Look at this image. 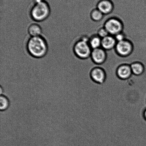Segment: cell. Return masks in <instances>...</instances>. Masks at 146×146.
<instances>
[{"mask_svg": "<svg viewBox=\"0 0 146 146\" xmlns=\"http://www.w3.org/2000/svg\"><path fill=\"white\" fill-rule=\"evenodd\" d=\"M50 6L45 0H34V5L30 11V15L37 22L47 19L50 14Z\"/></svg>", "mask_w": 146, "mask_h": 146, "instance_id": "3957f363", "label": "cell"}, {"mask_svg": "<svg viewBox=\"0 0 146 146\" xmlns=\"http://www.w3.org/2000/svg\"><path fill=\"white\" fill-rule=\"evenodd\" d=\"M10 101L9 98L4 94H1L0 97V110L1 111H5L9 108Z\"/></svg>", "mask_w": 146, "mask_h": 146, "instance_id": "5bb4252c", "label": "cell"}, {"mask_svg": "<svg viewBox=\"0 0 146 146\" xmlns=\"http://www.w3.org/2000/svg\"><path fill=\"white\" fill-rule=\"evenodd\" d=\"M117 43L114 36L110 35L102 39L101 48L105 51H110L115 48Z\"/></svg>", "mask_w": 146, "mask_h": 146, "instance_id": "9c48e42d", "label": "cell"}, {"mask_svg": "<svg viewBox=\"0 0 146 146\" xmlns=\"http://www.w3.org/2000/svg\"><path fill=\"white\" fill-rule=\"evenodd\" d=\"M114 37L117 42H120V41H122L126 39L125 34L123 32L117 34V35L114 36Z\"/></svg>", "mask_w": 146, "mask_h": 146, "instance_id": "e0dca14e", "label": "cell"}, {"mask_svg": "<svg viewBox=\"0 0 146 146\" xmlns=\"http://www.w3.org/2000/svg\"><path fill=\"white\" fill-rule=\"evenodd\" d=\"M29 34L31 37H35L41 36L42 33V28L37 23H32L28 28Z\"/></svg>", "mask_w": 146, "mask_h": 146, "instance_id": "8fae6325", "label": "cell"}, {"mask_svg": "<svg viewBox=\"0 0 146 146\" xmlns=\"http://www.w3.org/2000/svg\"><path fill=\"white\" fill-rule=\"evenodd\" d=\"M97 34L101 39L105 38L110 35L108 31L104 27H102L99 29Z\"/></svg>", "mask_w": 146, "mask_h": 146, "instance_id": "2e32d148", "label": "cell"}, {"mask_svg": "<svg viewBox=\"0 0 146 146\" xmlns=\"http://www.w3.org/2000/svg\"><path fill=\"white\" fill-rule=\"evenodd\" d=\"M96 8L104 15H108L113 11L114 5L112 0H99Z\"/></svg>", "mask_w": 146, "mask_h": 146, "instance_id": "8992f818", "label": "cell"}, {"mask_svg": "<svg viewBox=\"0 0 146 146\" xmlns=\"http://www.w3.org/2000/svg\"><path fill=\"white\" fill-rule=\"evenodd\" d=\"M117 75L120 78L126 79L129 78L132 75L131 66L128 64L121 65L117 69Z\"/></svg>", "mask_w": 146, "mask_h": 146, "instance_id": "30bf717a", "label": "cell"}, {"mask_svg": "<svg viewBox=\"0 0 146 146\" xmlns=\"http://www.w3.org/2000/svg\"><path fill=\"white\" fill-rule=\"evenodd\" d=\"M27 49L30 55L34 58H41L48 53V44L42 36L31 37L27 41Z\"/></svg>", "mask_w": 146, "mask_h": 146, "instance_id": "6da1fadb", "label": "cell"}, {"mask_svg": "<svg viewBox=\"0 0 146 146\" xmlns=\"http://www.w3.org/2000/svg\"><path fill=\"white\" fill-rule=\"evenodd\" d=\"M132 74L136 75L142 74L144 71V67L141 62H136L133 63L131 65Z\"/></svg>", "mask_w": 146, "mask_h": 146, "instance_id": "4fadbf2b", "label": "cell"}, {"mask_svg": "<svg viewBox=\"0 0 146 146\" xmlns=\"http://www.w3.org/2000/svg\"><path fill=\"white\" fill-rule=\"evenodd\" d=\"M91 75L93 81L98 83H103L106 79L105 71L102 68L99 67L93 69L91 71Z\"/></svg>", "mask_w": 146, "mask_h": 146, "instance_id": "ba28073f", "label": "cell"}, {"mask_svg": "<svg viewBox=\"0 0 146 146\" xmlns=\"http://www.w3.org/2000/svg\"><path fill=\"white\" fill-rule=\"evenodd\" d=\"M91 57L96 64H101L105 62L107 58L106 52L105 50L101 48L93 49Z\"/></svg>", "mask_w": 146, "mask_h": 146, "instance_id": "52a82bcc", "label": "cell"}, {"mask_svg": "<svg viewBox=\"0 0 146 146\" xmlns=\"http://www.w3.org/2000/svg\"><path fill=\"white\" fill-rule=\"evenodd\" d=\"M91 34H82L76 40L72 50L74 55L81 59H86L91 57L92 49L89 44Z\"/></svg>", "mask_w": 146, "mask_h": 146, "instance_id": "7a4b0ae2", "label": "cell"}, {"mask_svg": "<svg viewBox=\"0 0 146 146\" xmlns=\"http://www.w3.org/2000/svg\"><path fill=\"white\" fill-rule=\"evenodd\" d=\"M115 49L117 53L121 57H125L131 55L133 50V45L129 40L125 39L117 42Z\"/></svg>", "mask_w": 146, "mask_h": 146, "instance_id": "5b68a950", "label": "cell"}, {"mask_svg": "<svg viewBox=\"0 0 146 146\" xmlns=\"http://www.w3.org/2000/svg\"><path fill=\"white\" fill-rule=\"evenodd\" d=\"M144 117H145V119H146V110H145V112H144Z\"/></svg>", "mask_w": 146, "mask_h": 146, "instance_id": "ac0fdd59", "label": "cell"}, {"mask_svg": "<svg viewBox=\"0 0 146 146\" xmlns=\"http://www.w3.org/2000/svg\"><path fill=\"white\" fill-rule=\"evenodd\" d=\"M104 27L110 35L114 36L122 32L123 24L120 19L116 17H112L107 19L104 24Z\"/></svg>", "mask_w": 146, "mask_h": 146, "instance_id": "277c9868", "label": "cell"}, {"mask_svg": "<svg viewBox=\"0 0 146 146\" xmlns=\"http://www.w3.org/2000/svg\"><path fill=\"white\" fill-rule=\"evenodd\" d=\"M102 39L97 35V34H94L90 37L89 44L92 49L101 48Z\"/></svg>", "mask_w": 146, "mask_h": 146, "instance_id": "7c38bea8", "label": "cell"}, {"mask_svg": "<svg viewBox=\"0 0 146 146\" xmlns=\"http://www.w3.org/2000/svg\"><path fill=\"white\" fill-rule=\"evenodd\" d=\"M104 15L97 8H94L91 11V17L93 21H100L104 18Z\"/></svg>", "mask_w": 146, "mask_h": 146, "instance_id": "9a60e30c", "label": "cell"}]
</instances>
